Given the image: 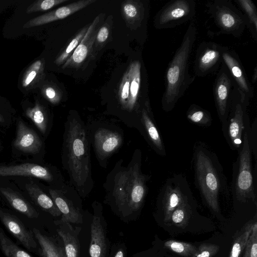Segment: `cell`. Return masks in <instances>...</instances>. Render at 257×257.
<instances>
[{
	"instance_id": "8d00e7d4",
	"label": "cell",
	"mask_w": 257,
	"mask_h": 257,
	"mask_svg": "<svg viewBox=\"0 0 257 257\" xmlns=\"http://www.w3.org/2000/svg\"><path fill=\"white\" fill-rule=\"evenodd\" d=\"M67 1L68 0L36 1L27 8L26 13L31 14L35 12L46 11Z\"/></svg>"
},
{
	"instance_id": "4fadbf2b",
	"label": "cell",
	"mask_w": 257,
	"mask_h": 257,
	"mask_svg": "<svg viewBox=\"0 0 257 257\" xmlns=\"http://www.w3.org/2000/svg\"><path fill=\"white\" fill-rule=\"evenodd\" d=\"M223 47L212 42H203L200 44L194 64L195 76L204 77L218 69L222 63Z\"/></svg>"
},
{
	"instance_id": "e0dca14e",
	"label": "cell",
	"mask_w": 257,
	"mask_h": 257,
	"mask_svg": "<svg viewBox=\"0 0 257 257\" xmlns=\"http://www.w3.org/2000/svg\"><path fill=\"white\" fill-rule=\"evenodd\" d=\"M99 22V16H97L89 26L88 29L79 44L72 55L62 65V68H78L80 67L93 50L96 34L97 26Z\"/></svg>"
},
{
	"instance_id": "f6af8a7d",
	"label": "cell",
	"mask_w": 257,
	"mask_h": 257,
	"mask_svg": "<svg viewBox=\"0 0 257 257\" xmlns=\"http://www.w3.org/2000/svg\"><path fill=\"white\" fill-rule=\"evenodd\" d=\"M3 121V119L1 115H0V122H2Z\"/></svg>"
},
{
	"instance_id": "277c9868",
	"label": "cell",
	"mask_w": 257,
	"mask_h": 257,
	"mask_svg": "<svg viewBox=\"0 0 257 257\" xmlns=\"http://www.w3.org/2000/svg\"><path fill=\"white\" fill-rule=\"evenodd\" d=\"M197 34V28L191 22L181 43L168 64L165 75V90L161 99L162 107L165 112L173 109L195 79V76L189 74V65Z\"/></svg>"
},
{
	"instance_id": "f1b7e54d",
	"label": "cell",
	"mask_w": 257,
	"mask_h": 257,
	"mask_svg": "<svg viewBox=\"0 0 257 257\" xmlns=\"http://www.w3.org/2000/svg\"><path fill=\"white\" fill-rule=\"evenodd\" d=\"M186 116L191 123L204 127L210 126L212 119L210 113L207 110L195 104L189 107Z\"/></svg>"
},
{
	"instance_id": "8992f818",
	"label": "cell",
	"mask_w": 257,
	"mask_h": 257,
	"mask_svg": "<svg viewBox=\"0 0 257 257\" xmlns=\"http://www.w3.org/2000/svg\"><path fill=\"white\" fill-rule=\"evenodd\" d=\"M233 166L231 192L238 201H252L256 205L255 182L251 163V151L245 128L243 144Z\"/></svg>"
},
{
	"instance_id": "83f0119b",
	"label": "cell",
	"mask_w": 257,
	"mask_h": 257,
	"mask_svg": "<svg viewBox=\"0 0 257 257\" xmlns=\"http://www.w3.org/2000/svg\"><path fill=\"white\" fill-rule=\"evenodd\" d=\"M26 114L42 134L45 135L48 127L49 119L46 111L42 106L37 101L34 107L27 108Z\"/></svg>"
},
{
	"instance_id": "ab89813d",
	"label": "cell",
	"mask_w": 257,
	"mask_h": 257,
	"mask_svg": "<svg viewBox=\"0 0 257 257\" xmlns=\"http://www.w3.org/2000/svg\"><path fill=\"white\" fill-rule=\"evenodd\" d=\"M257 118H255L254 122L252 123L251 126L249 124L246 126V130L247 134L249 146L253 153L255 160H256V142H257Z\"/></svg>"
},
{
	"instance_id": "484cf974",
	"label": "cell",
	"mask_w": 257,
	"mask_h": 257,
	"mask_svg": "<svg viewBox=\"0 0 257 257\" xmlns=\"http://www.w3.org/2000/svg\"><path fill=\"white\" fill-rule=\"evenodd\" d=\"M33 233L41 246L42 257H66L65 251L50 238L35 228Z\"/></svg>"
},
{
	"instance_id": "5bb4252c",
	"label": "cell",
	"mask_w": 257,
	"mask_h": 257,
	"mask_svg": "<svg viewBox=\"0 0 257 257\" xmlns=\"http://www.w3.org/2000/svg\"><path fill=\"white\" fill-rule=\"evenodd\" d=\"M49 195L61 213L62 217L57 223H81L82 215L76 207L73 198L77 191L68 183L62 189H48Z\"/></svg>"
},
{
	"instance_id": "6da1fadb",
	"label": "cell",
	"mask_w": 257,
	"mask_h": 257,
	"mask_svg": "<svg viewBox=\"0 0 257 257\" xmlns=\"http://www.w3.org/2000/svg\"><path fill=\"white\" fill-rule=\"evenodd\" d=\"M142 161L141 151L136 149L127 165L122 159L116 162L103 184L104 202L123 215L140 210L148 193L151 175L143 172Z\"/></svg>"
},
{
	"instance_id": "1f68e13d",
	"label": "cell",
	"mask_w": 257,
	"mask_h": 257,
	"mask_svg": "<svg viewBox=\"0 0 257 257\" xmlns=\"http://www.w3.org/2000/svg\"><path fill=\"white\" fill-rule=\"evenodd\" d=\"M89 25L83 28L71 40L66 47L58 56L55 61L56 65H63L72 55L78 45L84 37Z\"/></svg>"
},
{
	"instance_id": "7c38bea8",
	"label": "cell",
	"mask_w": 257,
	"mask_h": 257,
	"mask_svg": "<svg viewBox=\"0 0 257 257\" xmlns=\"http://www.w3.org/2000/svg\"><path fill=\"white\" fill-rule=\"evenodd\" d=\"M233 80L225 65L221 63L213 86V95L217 114L223 127L229 114Z\"/></svg>"
},
{
	"instance_id": "74e56055",
	"label": "cell",
	"mask_w": 257,
	"mask_h": 257,
	"mask_svg": "<svg viewBox=\"0 0 257 257\" xmlns=\"http://www.w3.org/2000/svg\"><path fill=\"white\" fill-rule=\"evenodd\" d=\"M243 257H257V223H253L252 230L244 248Z\"/></svg>"
},
{
	"instance_id": "3957f363",
	"label": "cell",
	"mask_w": 257,
	"mask_h": 257,
	"mask_svg": "<svg viewBox=\"0 0 257 257\" xmlns=\"http://www.w3.org/2000/svg\"><path fill=\"white\" fill-rule=\"evenodd\" d=\"M194 181L203 200L213 212L220 211L219 199L229 193L226 176L216 154L202 142L193 147Z\"/></svg>"
},
{
	"instance_id": "b9f144b4",
	"label": "cell",
	"mask_w": 257,
	"mask_h": 257,
	"mask_svg": "<svg viewBox=\"0 0 257 257\" xmlns=\"http://www.w3.org/2000/svg\"><path fill=\"white\" fill-rule=\"evenodd\" d=\"M110 27L106 23L102 26L96 34L94 44L96 48L104 45L109 36Z\"/></svg>"
},
{
	"instance_id": "d6a6232c",
	"label": "cell",
	"mask_w": 257,
	"mask_h": 257,
	"mask_svg": "<svg viewBox=\"0 0 257 257\" xmlns=\"http://www.w3.org/2000/svg\"><path fill=\"white\" fill-rule=\"evenodd\" d=\"M0 247L6 257H33L14 243L3 232H0Z\"/></svg>"
},
{
	"instance_id": "836d02e7",
	"label": "cell",
	"mask_w": 257,
	"mask_h": 257,
	"mask_svg": "<svg viewBox=\"0 0 257 257\" xmlns=\"http://www.w3.org/2000/svg\"><path fill=\"white\" fill-rule=\"evenodd\" d=\"M252 226V222H248L238 236L236 237L232 246L229 257H239L246 246Z\"/></svg>"
},
{
	"instance_id": "ac0fdd59",
	"label": "cell",
	"mask_w": 257,
	"mask_h": 257,
	"mask_svg": "<svg viewBox=\"0 0 257 257\" xmlns=\"http://www.w3.org/2000/svg\"><path fill=\"white\" fill-rule=\"evenodd\" d=\"M95 1V0H80L73 2L31 19L24 24L23 27L30 28L63 19L85 8Z\"/></svg>"
},
{
	"instance_id": "603a6c76",
	"label": "cell",
	"mask_w": 257,
	"mask_h": 257,
	"mask_svg": "<svg viewBox=\"0 0 257 257\" xmlns=\"http://www.w3.org/2000/svg\"><path fill=\"white\" fill-rule=\"evenodd\" d=\"M57 223L61 225L57 231L63 240L66 257H79V232L74 230L69 223Z\"/></svg>"
},
{
	"instance_id": "9c48e42d",
	"label": "cell",
	"mask_w": 257,
	"mask_h": 257,
	"mask_svg": "<svg viewBox=\"0 0 257 257\" xmlns=\"http://www.w3.org/2000/svg\"><path fill=\"white\" fill-rule=\"evenodd\" d=\"M191 196L192 192L185 176L175 174L168 178L161 188L158 198L164 221L170 222L174 210Z\"/></svg>"
},
{
	"instance_id": "4316f807",
	"label": "cell",
	"mask_w": 257,
	"mask_h": 257,
	"mask_svg": "<svg viewBox=\"0 0 257 257\" xmlns=\"http://www.w3.org/2000/svg\"><path fill=\"white\" fill-rule=\"evenodd\" d=\"M242 11L246 27L255 41L257 40V11L254 3L251 0H234Z\"/></svg>"
},
{
	"instance_id": "2e32d148",
	"label": "cell",
	"mask_w": 257,
	"mask_h": 257,
	"mask_svg": "<svg viewBox=\"0 0 257 257\" xmlns=\"http://www.w3.org/2000/svg\"><path fill=\"white\" fill-rule=\"evenodd\" d=\"M140 121V133L156 153L161 156H165V147L157 127L149 100L146 102L142 109Z\"/></svg>"
},
{
	"instance_id": "60d3db41",
	"label": "cell",
	"mask_w": 257,
	"mask_h": 257,
	"mask_svg": "<svg viewBox=\"0 0 257 257\" xmlns=\"http://www.w3.org/2000/svg\"><path fill=\"white\" fill-rule=\"evenodd\" d=\"M218 245L212 243H202L197 249L195 255L192 257H212L219 250Z\"/></svg>"
},
{
	"instance_id": "e575fe53",
	"label": "cell",
	"mask_w": 257,
	"mask_h": 257,
	"mask_svg": "<svg viewBox=\"0 0 257 257\" xmlns=\"http://www.w3.org/2000/svg\"><path fill=\"white\" fill-rule=\"evenodd\" d=\"M164 246L170 250L186 257L193 256L197 248L193 244L175 240H169L164 243Z\"/></svg>"
},
{
	"instance_id": "7bdbcfd3",
	"label": "cell",
	"mask_w": 257,
	"mask_h": 257,
	"mask_svg": "<svg viewBox=\"0 0 257 257\" xmlns=\"http://www.w3.org/2000/svg\"><path fill=\"white\" fill-rule=\"evenodd\" d=\"M257 80V66L256 65L253 69V73L251 77V81L253 84L256 83Z\"/></svg>"
},
{
	"instance_id": "7402d4cb",
	"label": "cell",
	"mask_w": 257,
	"mask_h": 257,
	"mask_svg": "<svg viewBox=\"0 0 257 257\" xmlns=\"http://www.w3.org/2000/svg\"><path fill=\"white\" fill-rule=\"evenodd\" d=\"M90 242L89 253L90 257H105L106 241L100 217L95 214L90 227Z\"/></svg>"
},
{
	"instance_id": "ba28073f",
	"label": "cell",
	"mask_w": 257,
	"mask_h": 257,
	"mask_svg": "<svg viewBox=\"0 0 257 257\" xmlns=\"http://www.w3.org/2000/svg\"><path fill=\"white\" fill-rule=\"evenodd\" d=\"M208 13L218 28L219 34L239 37L246 27L243 14L229 0H214L206 5Z\"/></svg>"
},
{
	"instance_id": "d4e9b609",
	"label": "cell",
	"mask_w": 257,
	"mask_h": 257,
	"mask_svg": "<svg viewBox=\"0 0 257 257\" xmlns=\"http://www.w3.org/2000/svg\"><path fill=\"white\" fill-rule=\"evenodd\" d=\"M0 191L16 210L31 218H37L38 212L24 199L9 188H1Z\"/></svg>"
},
{
	"instance_id": "9a60e30c",
	"label": "cell",
	"mask_w": 257,
	"mask_h": 257,
	"mask_svg": "<svg viewBox=\"0 0 257 257\" xmlns=\"http://www.w3.org/2000/svg\"><path fill=\"white\" fill-rule=\"evenodd\" d=\"M221 58L222 63L228 70L234 84L250 100L253 96V89L237 53L227 47L223 46Z\"/></svg>"
},
{
	"instance_id": "f546056e",
	"label": "cell",
	"mask_w": 257,
	"mask_h": 257,
	"mask_svg": "<svg viewBox=\"0 0 257 257\" xmlns=\"http://www.w3.org/2000/svg\"><path fill=\"white\" fill-rule=\"evenodd\" d=\"M130 84V73L127 69L122 77L117 93L118 103L120 109L126 114L124 123L127 126L128 124L127 107L129 98Z\"/></svg>"
},
{
	"instance_id": "8fae6325",
	"label": "cell",
	"mask_w": 257,
	"mask_h": 257,
	"mask_svg": "<svg viewBox=\"0 0 257 257\" xmlns=\"http://www.w3.org/2000/svg\"><path fill=\"white\" fill-rule=\"evenodd\" d=\"M30 176L43 180L52 186V188L62 189L67 184L60 171L35 164L1 166L0 176Z\"/></svg>"
},
{
	"instance_id": "52a82bcc",
	"label": "cell",
	"mask_w": 257,
	"mask_h": 257,
	"mask_svg": "<svg viewBox=\"0 0 257 257\" xmlns=\"http://www.w3.org/2000/svg\"><path fill=\"white\" fill-rule=\"evenodd\" d=\"M249 100L233 83L231 92L230 108L225 125L222 128L224 138L232 151L241 149L246 126L249 123L247 108Z\"/></svg>"
},
{
	"instance_id": "ffe728a7",
	"label": "cell",
	"mask_w": 257,
	"mask_h": 257,
	"mask_svg": "<svg viewBox=\"0 0 257 257\" xmlns=\"http://www.w3.org/2000/svg\"><path fill=\"white\" fill-rule=\"evenodd\" d=\"M42 142L38 135L22 120L18 123L15 147L27 153H38L42 147Z\"/></svg>"
},
{
	"instance_id": "7a4b0ae2",
	"label": "cell",
	"mask_w": 257,
	"mask_h": 257,
	"mask_svg": "<svg viewBox=\"0 0 257 257\" xmlns=\"http://www.w3.org/2000/svg\"><path fill=\"white\" fill-rule=\"evenodd\" d=\"M89 142L85 123L75 111H70L64 124L61 159L68 184L85 198L94 186L92 177Z\"/></svg>"
},
{
	"instance_id": "d6986e66",
	"label": "cell",
	"mask_w": 257,
	"mask_h": 257,
	"mask_svg": "<svg viewBox=\"0 0 257 257\" xmlns=\"http://www.w3.org/2000/svg\"><path fill=\"white\" fill-rule=\"evenodd\" d=\"M0 220L7 229L26 248L31 250L37 247L32 234L15 216L0 210Z\"/></svg>"
},
{
	"instance_id": "ee69618b",
	"label": "cell",
	"mask_w": 257,
	"mask_h": 257,
	"mask_svg": "<svg viewBox=\"0 0 257 257\" xmlns=\"http://www.w3.org/2000/svg\"><path fill=\"white\" fill-rule=\"evenodd\" d=\"M113 257H124V251L122 249L118 250Z\"/></svg>"
},
{
	"instance_id": "5b68a950",
	"label": "cell",
	"mask_w": 257,
	"mask_h": 257,
	"mask_svg": "<svg viewBox=\"0 0 257 257\" xmlns=\"http://www.w3.org/2000/svg\"><path fill=\"white\" fill-rule=\"evenodd\" d=\"M85 124L97 162L106 168L110 157L123 144V130L117 124L109 122L92 121Z\"/></svg>"
},
{
	"instance_id": "d590c367",
	"label": "cell",
	"mask_w": 257,
	"mask_h": 257,
	"mask_svg": "<svg viewBox=\"0 0 257 257\" xmlns=\"http://www.w3.org/2000/svg\"><path fill=\"white\" fill-rule=\"evenodd\" d=\"M44 64L41 60L34 62L26 72L22 80V86L27 87L35 81L38 75L43 72Z\"/></svg>"
},
{
	"instance_id": "44dd1931",
	"label": "cell",
	"mask_w": 257,
	"mask_h": 257,
	"mask_svg": "<svg viewBox=\"0 0 257 257\" xmlns=\"http://www.w3.org/2000/svg\"><path fill=\"white\" fill-rule=\"evenodd\" d=\"M121 13L127 26L131 29L137 30L141 27L145 21L146 7L141 1H125L121 5Z\"/></svg>"
},
{
	"instance_id": "f35d334b",
	"label": "cell",
	"mask_w": 257,
	"mask_h": 257,
	"mask_svg": "<svg viewBox=\"0 0 257 257\" xmlns=\"http://www.w3.org/2000/svg\"><path fill=\"white\" fill-rule=\"evenodd\" d=\"M43 93L46 98L53 104H57L61 100L62 92L55 86L48 85L45 86L43 88Z\"/></svg>"
},
{
	"instance_id": "cb8c5ba5",
	"label": "cell",
	"mask_w": 257,
	"mask_h": 257,
	"mask_svg": "<svg viewBox=\"0 0 257 257\" xmlns=\"http://www.w3.org/2000/svg\"><path fill=\"white\" fill-rule=\"evenodd\" d=\"M26 188L31 198L43 210L54 217L61 213L50 196L48 195L37 185L30 183L26 185Z\"/></svg>"
},
{
	"instance_id": "4dcf8cb0",
	"label": "cell",
	"mask_w": 257,
	"mask_h": 257,
	"mask_svg": "<svg viewBox=\"0 0 257 257\" xmlns=\"http://www.w3.org/2000/svg\"><path fill=\"white\" fill-rule=\"evenodd\" d=\"M192 196L188 198L173 212L171 221L178 226L184 225L188 221L192 212L190 201Z\"/></svg>"
},
{
	"instance_id": "30bf717a",
	"label": "cell",
	"mask_w": 257,
	"mask_h": 257,
	"mask_svg": "<svg viewBox=\"0 0 257 257\" xmlns=\"http://www.w3.org/2000/svg\"><path fill=\"white\" fill-rule=\"evenodd\" d=\"M196 13L194 0H174L165 5L154 20L157 29L174 28L192 19Z\"/></svg>"
}]
</instances>
